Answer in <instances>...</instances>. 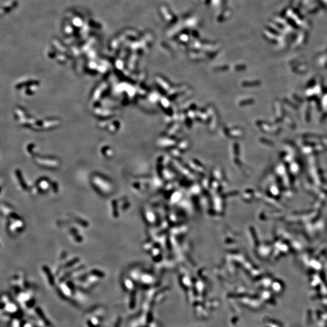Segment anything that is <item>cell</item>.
<instances>
[{"label": "cell", "mask_w": 327, "mask_h": 327, "mask_svg": "<svg viewBox=\"0 0 327 327\" xmlns=\"http://www.w3.org/2000/svg\"><path fill=\"white\" fill-rule=\"evenodd\" d=\"M99 178H96L94 181V185L98 192L102 196H109L112 194L113 187L112 184L108 181H101Z\"/></svg>", "instance_id": "obj_1"}, {"label": "cell", "mask_w": 327, "mask_h": 327, "mask_svg": "<svg viewBox=\"0 0 327 327\" xmlns=\"http://www.w3.org/2000/svg\"><path fill=\"white\" fill-rule=\"evenodd\" d=\"M24 223L23 220L18 216H11L9 218L8 229L12 233L20 232L24 228Z\"/></svg>", "instance_id": "obj_2"}, {"label": "cell", "mask_w": 327, "mask_h": 327, "mask_svg": "<svg viewBox=\"0 0 327 327\" xmlns=\"http://www.w3.org/2000/svg\"><path fill=\"white\" fill-rule=\"evenodd\" d=\"M43 271H44L46 273V277L48 279V282H49V283L50 285H54L55 284V281H54V276H52V274L50 272V271L46 267H43Z\"/></svg>", "instance_id": "obj_3"}, {"label": "cell", "mask_w": 327, "mask_h": 327, "mask_svg": "<svg viewBox=\"0 0 327 327\" xmlns=\"http://www.w3.org/2000/svg\"><path fill=\"white\" fill-rule=\"evenodd\" d=\"M20 327H35V326L33 325L32 323L30 322L29 321L24 320L23 322H21Z\"/></svg>", "instance_id": "obj_4"}]
</instances>
